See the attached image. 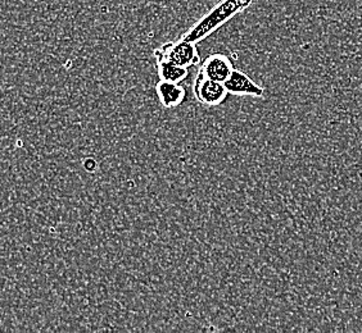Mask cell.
<instances>
[{
	"label": "cell",
	"instance_id": "cell-1",
	"mask_svg": "<svg viewBox=\"0 0 362 333\" xmlns=\"http://www.w3.org/2000/svg\"><path fill=\"white\" fill-rule=\"evenodd\" d=\"M252 3L253 0H221L209 13L204 14L199 21L195 22L181 37L187 42L198 44L215 32L217 28L230 21L234 16L250 7Z\"/></svg>",
	"mask_w": 362,
	"mask_h": 333
},
{
	"label": "cell",
	"instance_id": "cell-2",
	"mask_svg": "<svg viewBox=\"0 0 362 333\" xmlns=\"http://www.w3.org/2000/svg\"><path fill=\"white\" fill-rule=\"evenodd\" d=\"M157 59H165L180 67H193L201 62L198 49L193 42H187L180 37L177 42H168L154 50Z\"/></svg>",
	"mask_w": 362,
	"mask_h": 333
},
{
	"label": "cell",
	"instance_id": "cell-3",
	"mask_svg": "<svg viewBox=\"0 0 362 333\" xmlns=\"http://www.w3.org/2000/svg\"><path fill=\"white\" fill-rule=\"evenodd\" d=\"M194 97L201 104L206 107H218L226 102V97L229 92L226 90L223 83H217L204 76L201 71H198V75L195 77L193 85Z\"/></svg>",
	"mask_w": 362,
	"mask_h": 333
},
{
	"label": "cell",
	"instance_id": "cell-4",
	"mask_svg": "<svg viewBox=\"0 0 362 333\" xmlns=\"http://www.w3.org/2000/svg\"><path fill=\"white\" fill-rule=\"evenodd\" d=\"M226 90L235 97H262L265 94L264 87L255 83L251 77L245 75L242 71L234 68L229 78L223 83Z\"/></svg>",
	"mask_w": 362,
	"mask_h": 333
},
{
	"label": "cell",
	"instance_id": "cell-5",
	"mask_svg": "<svg viewBox=\"0 0 362 333\" xmlns=\"http://www.w3.org/2000/svg\"><path fill=\"white\" fill-rule=\"evenodd\" d=\"M234 70L233 63L228 56L221 53H215L207 56L202 62L199 71L203 75L217 83H225Z\"/></svg>",
	"mask_w": 362,
	"mask_h": 333
},
{
	"label": "cell",
	"instance_id": "cell-6",
	"mask_svg": "<svg viewBox=\"0 0 362 333\" xmlns=\"http://www.w3.org/2000/svg\"><path fill=\"white\" fill-rule=\"evenodd\" d=\"M157 95L160 97V104L168 109L177 108L187 100V90L180 83L162 81L156 85Z\"/></svg>",
	"mask_w": 362,
	"mask_h": 333
},
{
	"label": "cell",
	"instance_id": "cell-7",
	"mask_svg": "<svg viewBox=\"0 0 362 333\" xmlns=\"http://www.w3.org/2000/svg\"><path fill=\"white\" fill-rule=\"evenodd\" d=\"M157 71L160 80L168 83H181L189 75L188 68L176 66L165 59H157Z\"/></svg>",
	"mask_w": 362,
	"mask_h": 333
}]
</instances>
